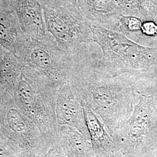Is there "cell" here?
<instances>
[{"instance_id": "obj_1", "label": "cell", "mask_w": 157, "mask_h": 157, "mask_svg": "<svg viewBox=\"0 0 157 157\" xmlns=\"http://www.w3.org/2000/svg\"><path fill=\"white\" fill-rule=\"evenodd\" d=\"M88 23L94 43L102 52L98 63L109 73L133 82L157 73V47L143 46L118 32Z\"/></svg>"}, {"instance_id": "obj_2", "label": "cell", "mask_w": 157, "mask_h": 157, "mask_svg": "<svg viewBox=\"0 0 157 157\" xmlns=\"http://www.w3.org/2000/svg\"><path fill=\"white\" fill-rule=\"evenodd\" d=\"M14 55L56 88L67 82L72 72L74 57L61 49L49 33L42 39L24 34Z\"/></svg>"}, {"instance_id": "obj_3", "label": "cell", "mask_w": 157, "mask_h": 157, "mask_svg": "<svg viewBox=\"0 0 157 157\" xmlns=\"http://www.w3.org/2000/svg\"><path fill=\"white\" fill-rule=\"evenodd\" d=\"M44 17L47 32L70 55L74 56L94 43L88 21L78 13L47 9Z\"/></svg>"}, {"instance_id": "obj_4", "label": "cell", "mask_w": 157, "mask_h": 157, "mask_svg": "<svg viewBox=\"0 0 157 157\" xmlns=\"http://www.w3.org/2000/svg\"><path fill=\"white\" fill-rule=\"evenodd\" d=\"M15 12L23 33L37 39L48 35L44 15L34 0H17Z\"/></svg>"}, {"instance_id": "obj_5", "label": "cell", "mask_w": 157, "mask_h": 157, "mask_svg": "<svg viewBox=\"0 0 157 157\" xmlns=\"http://www.w3.org/2000/svg\"><path fill=\"white\" fill-rule=\"evenodd\" d=\"M23 35L16 12L0 8V46L14 54Z\"/></svg>"}, {"instance_id": "obj_6", "label": "cell", "mask_w": 157, "mask_h": 157, "mask_svg": "<svg viewBox=\"0 0 157 157\" xmlns=\"http://www.w3.org/2000/svg\"><path fill=\"white\" fill-rule=\"evenodd\" d=\"M142 24L137 17L122 15L119 19V33L130 38L132 35L140 33Z\"/></svg>"}, {"instance_id": "obj_7", "label": "cell", "mask_w": 157, "mask_h": 157, "mask_svg": "<svg viewBox=\"0 0 157 157\" xmlns=\"http://www.w3.org/2000/svg\"><path fill=\"white\" fill-rule=\"evenodd\" d=\"M140 33L148 37H154L157 36V23L149 21L143 22Z\"/></svg>"}, {"instance_id": "obj_8", "label": "cell", "mask_w": 157, "mask_h": 157, "mask_svg": "<svg viewBox=\"0 0 157 157\" xmlns=\"http://www.w3.org/2000/svg\"><path fill=\"white\" fill-rule=\"evenodd\" d=\"M11 52L0 46V84H1L4 69L8 56Z\"/></svg>"}, {"instance_id": "obj_9", "label": "cell", "mask_w": 157, "mask_h": 157, "mask_svg": "<svg viewBox=\"0 0 157 157\" xmlns=\"http://www.w3.org/2000/svg\"><path fill=\"white\" fill-rule=\"evenodd\" d=\"M5 89L1 86V84H0V101L2 97V96L4 94V91H5Z\"/></svg>"}]
</instances>
